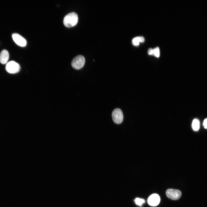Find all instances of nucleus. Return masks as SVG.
Returning a JSON list of instances; mask_svg holds the SVG:
<instances>
[{"instance_id": "1", "label": "nucleus", "mask_w": 207, "mask_h": 207, "mask_svg": "<svg viewBox=\"0 0 207 207\" xmlns=\"http://www.w3.org/2000/svg\"><path fill=\"white\" fill-rule=\"evenodd\" d=\"M78 21L77 14L75 12H72L65 16L63 20V23L66 27L69 28L76 25Z\"/></svg>"}, {"instance_id": "2", "label": "nucleus", "mask_w": 207, "mask_h": 207, "mask_svg": "<svg viewBox=\"0 0 207 207\" xmlns=\"http://www.w3.org/2000/svg\"><path fill=\"white\" fill-rule=\"evenodd\" d=\"M85 62V58L82 55H78L72 60L71 65L73 68L77 70L81 68L84 66Z\"/></svg>"}, {"instance_id": "3", "label": "nucleus", "mask_w": 207, "mask_h": 207, "mask_svg": "<svg viewBox=\"0 0 207 207\" xmlns=\"http://www.w3.org/2000/svg\"><path fill=\"white\" fill-rule=\"evenodd\" d=\"M5 69L8 73L15 74L20 71V67L18 64L14 61H12L7 63Z\"/></svg>"}, {"instance_id": "4", "label": "nucleus", "mask_w": 207, "mask_h": 207, "mask_svg": "<svg viewBox=\"0 0 207 207\" xmlns=\"http://www.w3.org/2000/svg\"><path fill=\"white\" fill-rule=\"evenodd\" d=\"M112 116L113 121L116 124H120L123 121V113L122 110L119 108H116L113 111Z\"/></svg>"}, {"instance_id": "5", "label": "nucleus", "mask_w": 207, "mask_h": 207, "mask_svg": "<svg viewBox=\"0 0 207 207\" xmlns=\"http://www.w3.org/2000/svg\"><path fill=\"white\" fill-rule=\"evenodd\" d=\"M167 196L172 200H177L180 198L181 192L179 190L172 189H169L166 191Z\"/></svg>"}, {"instance_id": "6", "label": "nucleus", "mask_w": 207, "mask_h": 207, "mask_svg": "<svg viewBox=\"0 0 207 207\" xmlns=\"http://www.w3.org/2000/svg\"><path fill=\"white\" fill-rule=\"evenodd\" d=\"M13 39L18 45L21 47H24L26 45V39L21 35L17 33H13L12 35Z\"/></svg>"}, {"instance_id": "7", "label": "nucleus", "mask_w": 207, "mask_h": 207, "mask_svg": "<svg viewBox=\"0 0 207 207\" xmlns=\"http://www.w3.org/2000/svg\"><path fill=\"white\" fill-rule=\"evenodd\" d=\"M160 201V198L157 194L154 193L148 197L147 202L149 205L155 206L158 205Z\"/></svg>"}, {"instance_id": "8", "label": "nucleus", "mask_w": 207, "mask_h": 207, "mask_svg": "<svg viewBox=\"0 0 207 207\" xmlns=\"http://www.w3.org/2000/svg\"><path fill=\"white\" fill-rule=\"evenodd\" d=\"M9 57V55L7 51L5 49L3 50L0 54V62L2 64H6Z\"/></svg>"}, {"instance_id": "9", "label": "nucleus", "mask_w": 207, "mask_h": 207, "mask_svg": "<svg viewBox=\"0 0 207 207\" xmlns=\"http://www.w3.org/2000/svg\"><path fill=\"white\" fill-rule=\"evenodd\" d=\"M192 128L195 131H198L200 128V122L199 120L196 118L193 120L192 123Z\"/></svg>"}, {"instance_id": "10", "label": "nucleus", "mask_w": 207, "mask_h": 207, "mask_svg": "<svg viewBox=\"0 0 207 207\" xmlns=\"http://www.w3.org/2000/svg\"><path fill=\"white\" fill-rule=\"evenodd\" d=\"M140 42V37L133 38L132 40V43L134 45H138Z\"/></svg>"}, {"instance_id": "11", "label": "nucleus", "mask_w": 207, "mask_h": 207, "mask_svg": "<svg viewBox=\"0 0 207 207\" xmlns=\"http://www.w3.org/2000/svg\"><path fill=\"white\" fill-rule=\"evenodd\" d=\"M135 201L136 204L140 206H141L145 202L143 199L139 198H136Z\"/></svg>"}, {"instance_id": "12", "label": "nucleus", "mask_w": 207, "mask_h": 207, "mask_svg": "<svg viewBox=\"0 0 207 207\" xmlns=\"http://www.w3.org/2000/svg\"><path fill=\"white\" fill-rule=\"evenodd\" d=\"M153 55L157 57H159L160 50L158 47H156L153 49Z\"/></svg>"}, {"instance_id": "13", "label": "nucleus", "mask_w": 207, "mask_h": 207, "mask_svg": "<svg viewBox=\"0 0 207 207\" xmlns=\"http://www.w3.org/2000/svg\"><path fill=\"white\" fill-rule=\"evenodd\" d=\"M203 125L205 129H207V118H206L204 120Z\"/></svg>"}, {"instance_id": "14", "label": "nucleus", "mask_w": 207, "mask_h": 207, "mask_svg": "<svg viewBox=\"0 0 207 207\" xmlns=\"http://www.w3.org/2000/svg\"><path fill=\"white\" fill-rule=\"evenodd\" d=\"M148 53L149 55H153V49L152 48H150L148 50Z\"/></svg>"}]
</instances>
